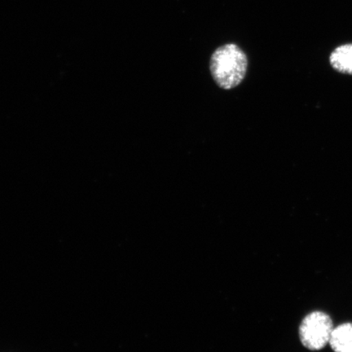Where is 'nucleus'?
Segmentation results:
<instances>
[{"mask_svg":"<svg viewBox=\"0 0 352 352\" xmlns=\"http://www.w3.org/2000/svg\"><path fill=\"white\" fill-rule=\"evenodd\" d=\"M248 58L235 43L219 47L210 57V70L215 83L223 90L239 87L246 76Z\"/></svg>","mask_w":352,"mask_h":352,"instance_id":"nucleus-1","label":"nucleus"},{"mask_svg":"<svg viewBox=\"0 0 352 352\" xmlns=\"http://www.w3.org/2000/svg\"><path fill=\"white\" fill-rule=\"evenodd\" d=\"M333 329L331 318L324 311H315L307 315L299 327L302 344L310 351L322 350L329 343Z\"/></svg>","mask_w":352,"mask_h":352,"instance_id":"nucleus-2","label":"nucleus"},{"mask_svg":"<svg viewBox=\"0 0 352 352\" xmlns=\"http://www.w3.org/2000/svg\"><path fill=\"white\" fill-rule=\"evenodd\" d=\"M329 344L334 352H352V323L333 328Z\"/></svg>","mask_w":352,"mask_h":352,"instance_id":"nucleus-3","label":"nucleus"},{"mask_svg":"<svg viewBox=\"0 0 352 352\" xmlns=\"http://www.w3.org/2000/svg\"><path fill=\"white\" fill-rule=\"evenodd\" d=\"M329 61L338 72L352 74V43L337 47L330 55Z\"/></svg>","mask_w":352,"mask_h":352,"instance_id":"nucleus-4","label":"nucleus"}]
</instances>
